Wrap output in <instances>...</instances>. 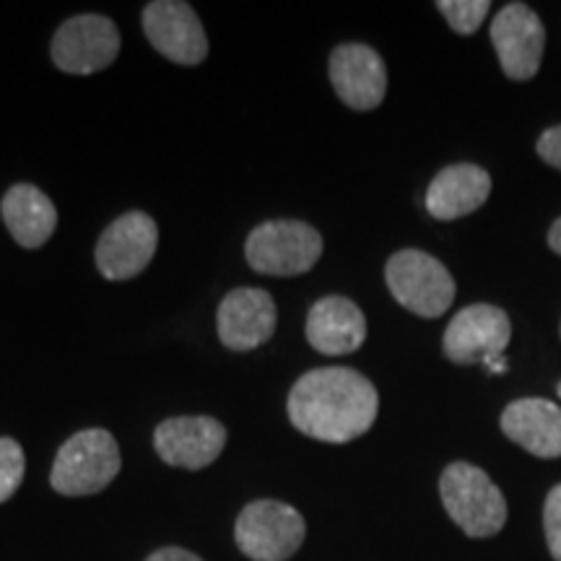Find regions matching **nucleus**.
<instances>
[{"label":"nucleus","mask_w":561,"mask_h":561,"mask_svg":"<svg viewBox=\"0 0 561 561\" xmlns=\"http://www.w3.org/2000/svg\"><path fill=\"white\" fill-rule=\"evenodd\" d=\"M307 536L305 517L291 504L257 500L240 512L234 541L252 561H289Z\"/></svg>","instance_id":"nucleus-6"},{"label":"nucleus","mask_w":561,"mask_h":561,"mask_svg":"<svg viewBox=\"0 0 561 561\" xmlns=\"http://www.w3.org/2000/svg\"><path fill=\"white\" fill-rule=\"evenodd\" d=\"M159 248V227L144 210H130L102 231L96 268L107 280H128L149 268Z\"/></svg>","instance_id":"nucleus-8"},{"label":"nucleus","mask_w":561,"mask_h":561,"mask_svg":"<svg viewBox=\"0 0 561 561\" xmlns=\"http://www.w3.org/2000/svg\"><path fill=\"white\" fill-rule=\"evenodd\" d=\"M331 83L346 107L369 112L388 94V68L371 47L348 42L331 55Z\"/></svg>","instance_id":"nucleus-13"},{"label":"nucleus","mask_w":561,"mask_h":561,"mask_svg":"<svg viewBox=\"0 0 561 561\" xmlns=\"http://www.w3.org/2000/svg\"><path fill=\"white\" fill-rule=\"evenodd\" d=\"M549 244H551L553 252H559V255H561V219L553 224L551 231H549Z\"/></svg>","instance_id":"nucleus-24"},{"label":"nucleus","mask_w":561,"mask_h":561,"mask_svg":"<svg viewBox=\"0 0 561 561\" xmlns=\"http://www.w3.org/2000/svg\"><path fill=\"white\" fill-rule=\"evenodd\" d=\"M385 280L398 305L419 318H439L455 301V278L430 252H396L385 268Z\"/></svg>","instance_id":"nucleus-5"},{"label":"nucleus","mask_w":561,"mask_h":561,"mask_svg":"<svg viewBox=\"0 0 561 561\" xmlns=\"http://www.w3.org/2000/svg\"><path fill=\"white\" fill-rule=\"evenodd\" d=\"M26 458L16 439L0 437V502L11 500L24 481Z\"/></svg>","instance_id":"nucleus-20"},{"label":"nucleus","mask_w":561,"mask_h":561,"mask_svg":"<svg viewBox=\"0 0 561 561\" xmlns=\"http://www.w3.org/2000/svg\"><path fill=\"white\" fill-rule=\"evenodd\" d=\"M491 193L489 172L479 164L445 167L426 191V210L439 221L462 219L479 210Z\"/></svg>","instance_id":"nucleus-17"},{"label":"nucleus","mask_w":561,"mask_h":561,"mask_svg":"<svg viewBox=\"0 0 561 561\" xmlns=\"http://www.w3.org/2000/svg\"><path fill=\"white\" fill-rule=\"evenodd\" d=\"M557 390H559V398H561V382H559V388H557Z\"/></svg>","instance_id":"nucleus-26"},{"label":"nucleus","mask_w":561,"mask_h":561,"mask_svg":"<svg viewBox=\"0 0 561 561\" xmlns=\"http://www.w3.org/2000/svg\"><path fill=\"white\" fill-rule=\"evenodd\" d=\"M502 432L536 458H561V409L543 398H523L502 413Z\"/></svg>","instance_id":"nucleus-16"},{"label":"nucleus","mask_w":561,"mask_h":561,"mask_svg":"<svg viewBox=\"0 0 561 561\" xmlns=\"http://www.w3.org/2000/svg\"><path fill=\"white\" fill-rule=\"evenodd\" d=\"M144 32L153 50L178 66H198L206 60V32L198 13L185 0H153L146 5Z\"/></svg>","instance_id":"nucleus-9"},{"label":"nucleus","mask_w":561,"mask_h":561,"mask_svg":"<svg viewBox=\"0 0 561 561\" xmlns=\"http://www.w3.org/2000/svg\"><path fill=\"white\" fill-rule=\"evenodd\" d=\"M486 369L491 375H502V371H507V359H504V356H496V359H491L486 364Z\"/></svg>","instance_id":"nucleus-25"},{"label":"nucleus","mask_w":561,"mask_h":561,"mask_svg":"<svg viewBox=\"0 0 561 561\" xmlns=\"http://www.w3.org/2000/svg\"><path fill=\"white\" fill-rule=\"evenodd\" d=\"M543 530L551 557L561 561V483L553 486L543 504Z\"/></svg>","instance_id":"nucleus-21"},{"label":"nucleus","mask_w":561,"mask_h":561,"mask_svg":"<svg viewBox=\"0 0 561 561\" xmlns=\"http://www.w3.org/2000/svg\"><path fill=\"white\" fill-rule=\"evenodd\" d=\"M146 561H203V559L198 557V553H193L187 549H174V546H170V549L153 551Z\"/></svg>","instance_id":"nucleus-23"},{"label":"nucleus","mask_w":561,"mask_h":561,"mask_svg":"<svg viewBox=\"0 0 561 561\" xmlns=\"http://www.w3.org/2000/svg\"><path fill=\"white\" fill-rule=\"evenodd\" d=\"M307 341L325 356H346L367 341V318L346 297L314 301L307 314Z\"/></svg>","instance_id":"nucleus-15"},{"label":"nucleus","mask_w":561,"mask_h":561,"mask_svg":"<svg viewBox=\"0 0 561 561\" xmlns=\"http://www.w3.org/2000/svg\"><path fill=\"white\" fill-rule=\"evenodd\" d=\"M439 496L450 520L471 538L496 536L507 523V502L481 468L453 462L439 479Z\"/></svg>","instance_id":"nucleus-2"},{"label":"nucleus","mask_w":561,"mask_h":561,"mask_svg":"<svg viewBox=\"0 0 561 561\" xmlns=\"http://www.w3.org/2000/svg\"><path fill=\"white\" fill-rule=\"evenodd\" d=\"M437 9L458 34H473L489 16V0H439Z\"/></svg>","instance_id":"nucleus-19"},{"label":"nucleus","mask_w":561,"mask_h":561,"mask_svg":"<svg viewBox=\"0 0 561 561\" xmlns=\"http://www.w3.org/2000/svg\"><path fill=\"white\" fill-rule=\"evenodd\" d=\"M512 325L507 312L494 305H471L455 314L445 331V356L455 364H489L504 356L510 346Z\"/></svg>","instance_id":"nucleus-10"},{"label":"nucleus","mask_w":561,"mask_h":561,"mask_svg":"<svg viewBox=\"0 0 561 561\" xmlns=\"http://www.w3.org/2000/svg\"><path fill=\"white\" fill-rule=\"evenodd\" d=\"M276 301L271 294L242 286L221 299L216 328H219V339L227 348L252 351L271 341V335L276 333Z\"/></svg>","instance_id":"nucleus-14"},{"label":"nucleus","mask_w":561,"mask_h":561,"mask_svg":"<svg viewBox=\"0 0 561 561\" xmlns=\"http://www.w3.org/2000/svg\"><path fill=\"white\" fill-rule=\"evenodd\" d=\"M322 255L320 231L305 221L276 219L250 231L244 257L263 276H301Z\"/></svg>","instance_id":"nucleus-4"},{"label":"nucleus","mask_w":561,"mask_h":561,"mask_svg":"<svg viewBox=\"0 0 561 561\" xmlns=\"http://www.w3.org/2000/svg\"><path fill=\"white\" fill-rule=\"evenodd\" d=\"M286 411L294 430L307 437L346 445L371 430L380 411V396L356 369L322 367L294 382Z\"/></svg>","instance_id":"nucleus-1"},{"label":"nucleus","mask_w":561,"mask_h":561,"mask_svg":"<svg viewBox=\"0 0 561 561\" xmlns=\"http://www.w3.org/2000/svg\"><path fill=\"white\" fill-rule=\"evenodd\" d=\"M227 445V430L210 416H174L153 432V447L167 466L201 471L219 458Z\"/></svg>","instance_id":"nucleus-12"},{"label":"nucleus","mask_w":561,"mask_h":561,"mask_svg":"<svg viewBox=\"0 0 561 561\" xmlns=\"http://www.w3.org/2000/svg\"><path fill=\"white\" fill-rule=\"evenodd\" d=\"M0 214H3V221L13 240L26 250L42 248L55 234V227H58L55 203L37 185H30V182L13 185L5 193L3 203H0Z\"/></svg>","instance_id":"nucleus-18"},{"label":"nucleus","mask_w":561,"mask_h":561,"mask_svg":"<svg viewBox=\"0 0 561 561\" xmlns=\"http://www.w3.org/2000/svg\"><path fill=\"white\" fill-rule=\"evenodd\" d=\"M536 149H538V157H541L546 164L557 167V170L561 172V125L546 130L543 136L538 138Z\"/></svg>","instance_id":"nucleus-22"},{"label":"nucleus","mask_w":561,"mask_h":561,"mask_svg":"<svg viewBox=\"0 0 561 561\" xmlns=\"http://www.w3.org/2000/svg\"><path fill=\"white\" fill-rule=\"evenodd\" d=\"M121 466V447L107 430H83L60 447L50 483L62 496L100 494L117 479Z\"/></svg>","instance_id":"nucleus-3"},{"label":"nucleus","mask_w":561,"mask_h":561,"mask_svg":"<svg viewBox=\"0 0 561 561\" xmlns=\"http://www.w3.org/2000/svg\"><path fill=\"white\" fill-rule=\"evenodd\" d=\"M121 55V32L102 13H81L55 32L53 62L62 73L91 76L115 62Z\"/></svg>","instance_id":"nucleus-7"},{"label":"nucleus","mask_w":561,"mask_h":561,"mask_svg":"<svg viewBox=\"0 0 561 561\" xmlns=\"http://www.w3.org/2000/svg\"><path fill=\"white\" fill-rule=\"evenodd\" d=\"M491 42L500 55L502 70L512 81H528L543 60V21L525 3H510L491 21Z\"/></svg>","instance_id":"nucleus-11"}]
</instances>
